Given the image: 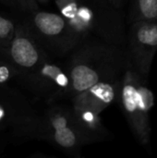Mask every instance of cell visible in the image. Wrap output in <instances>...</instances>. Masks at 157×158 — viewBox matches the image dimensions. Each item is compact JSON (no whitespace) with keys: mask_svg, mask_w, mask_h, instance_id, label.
<instances>
[{"mask_svg":"<svg viewBox=\"0 0 157 158\" xmlns=\"http://www.w3.org/2000/svg\"><path fill=\"white\" fill-rule=\"evenodd\" d=\"M126 65L124 47L87 38L70 54L67 63L70 84L66 100L100 81L122 76Z\"/></svg>","mask_w":157,"mask_h":158,"instance_id":"obj_1","label":"cell"},{"mask_svg":"<svg viewBox=\"0 0 157 158\" xmlns=\"http://www.w3.org/2000/svg\"><path fill=\"white\" fill-rule=\"evenodd\" d=\"M118 101L134 138L144 147L151 143V111L155 104L148 78L127 62L121 77Z\"/></svg>","mask_w":157,"mask_h":158,"instance_id":"obj_2","label":"cell"},{"mask_svg":"<svg viewBox=\"0 0 157 158\" xmlns=\"http://www.w3.org/2000/svg\"><path fill=\"white\" fill-rule=\"evenodd\" d=\"M56 5L68 24L83 37L95 35L105 42L124 47L127 32L122 20L109 19L81 0H56Z\"/></svg>","mask_w":157,"mask_h":158,"instance_id":"obj_3","label":"cell"},{"mask_svg":"<svg viewBox=\"0 0 157 158\" xmlns=\"http://www.w3.org/2000/svg\"><path fill=\"white\" fill-rule=\"evenodd\" d=\"M34 37L54 56L71 54L87 38L76 31L60 14L37 9L24 22Z\"/></svg>","mask_w":157,"mask_h":158,"instance_id":"obj_4","label":"cell"},{"mask_svg":"<svg viewBox=\"0 0 157 158\" xmlns=\"http://www.w3.org/2000/svg\"><path fill=\"white\" fill-rule=\"evenodd\" d=\"M34 139L46 141L73 156H80L81 148L89 144L76 124L71 106L56 103L40 116Z\"/></svg>","mask_w":157,"mask_h":158,"instance_id":"obj_5","label":"cell"},{"mask_svg":"<svg viewBox=\"0 0 157 158\" xmlns=\"http://www.w3.org/2000/svg\"><path fill=\"white\" fill-rule=\"evenodd\" d=\"M25 88L49 105L66 100L70 80L67 64L46 56L35 69L22 75L19 81Z\"/></svg>","mask_w":157,"mask_h":158,"instance_id":"obj_6","label":"cell"},{"mask_svg":"<svg viewBox=\"0 0 157 158\" xmlns=\"http://www.w3.org/2000/svg\"><path fill=\"white\" fill-rule=\"evenodd\" d=\"M125 51L127 62L149 79L157 52V20H139L130 23Z\"/></svg>","mask_w":157,"mask_h":158,"instance_id":"obj_7","label":"cell"},{"mask_svg":"<svg viewBox=\"0 0 157 158\" xmlns=\"http://www.w3.org/2000/svg\"><path fill=\"white\" fill-rule=\"evenodd\" d=\"M6 53L10 61L19 71V79L35 69L50 55L25 23L18 24L15 35L9 44Z\"/></svg>","mask_w":157,"mask_h":158,"instance_id":"obj_8","label":"cell"},{"mask_svg":"<svg viewBox=\"0 0 157 158\" xmlns=\"http://www.w3.org/2000/svg\"><path fill=\"white\" fill-rule=\"evenodd\" d=\"M121 77L100 81L70 99L71 106L101 114L118 99Z\"/></svg>","mask_w":157,"mask_h":158,"instance_id":"obj_9","label":"cell"},{"mask_svg":"<svg viewBox=\"0 0 157 158\" xmlns=\"http://www.w3.org/2000/svg\"><path fill=\"white\" fill-rule=\"evenodd\" d=\"M71 110L78 128L86 138L89 144L104 142L110 137L108 131L102 123L100 114L92 110L72 106Z\"/></svg>","mask_w":157,"mask_h":158,"instance_id":"obj_10","label":"cell"},{"mask_svg":"<svg viewBox=\"0 0 157 158\" xmlns=\"http://www.w3.org/2000/svg\"><path fill=\"white\" fill-rule=\"evenodd\" d=\"M130 24L139 20H157V0H128Z\"/></svg>","mask_w":157,"mask_h":158,"instance_id":"obj_11","label":"cell"},{"mask_svg":"<svg viewBox=\"0 0 157 158\" xmlns=\"http://www.w3.org/2000/svg\"><path fill=\"white\" fill-rule=\"evenodd\" d=\"M0 105L22 111H34L20 94L13 91L7 85H0Z\"/></svg>","mask_w":157,"mask_h":158,"instance_id":"obj_12","label":"cell"},{"mask_svg":"<svg viewBox=\"0 0 157 158\" xmlns=\"http://www.w3.org/2000/svg\"><path fill=\"white\" fill-rule=\"evenodd\" d=\"M17 26L18 24L15 23V21L11 18L0 13V50L1 51H5V52L7 51L9 44L15 35Z\"/></svg>","mask_w":157,"mask_h":158,"instance_id":"obj_13","label":"cell"},{"mask_svg":"<svg viewBox=\"0 0 157 158\" xmlns=\"http://www.w3.org/2000/svg\"><path fill=\"white\" fill-rule=\"evenodd\" d=\"M19 71L10 61L7 53L0 50V85H7L10 81H18Z\"/></svg>","mask_w":157,"mask_h":158,"instance_id":"obj_14","label":"cell"},{"mask_svg":"<svg viewBox=\"0 0 157 158\" xmlns=\"http://www.w3.org/2000/svg\"><path fill=\"white\" fill-rule=\"evenodd\" d=\"M81 1L87 4L91 7H93L98 13L109 19H112L115 20H122L120 11L118 10L109 2V0H81Z\"/></svg>","mask_w":157,"mask_h":158,"instance_id":"obj_15","label":"cell"},{"mask_svg":"<svg viewBox=\"0 0 157 158\" xmlns=\"http://www.w3.org/2000/svg\"><path fill=\"white\" fill-rule=\"evenodd\" d=\"M16 8L28 14L37 9H40V6L36 0H14Z\"/></svg>","mask_w":157,"mask_h":158,"instance_id":"obj_16","label":"cell"},{"mask_svg":"<svg viewBox=\"0 0 157 158\" xmlns=\"http://www.w3.org/2000/svg\"><path fill=\"white\" fill-rule=\"evenodd\" d=\"M109 2H110L118 10L121 11V10L124 8V6H125L126 3L128 2V0H109Z\"/></svg>","mask_w":157,"mask_h":158,"instance_id":"obj_17","label":"cell"},{"mask_svg":"<svg viewBox=\"0 0 157 158\" xmlns=\"http://www.w3.org/2000/svg\"><path fill=\"white\" fill-rule=\"evenodd\" d=\"M0 3L5 5V6H10V7H16L14 0H0Z\"/></svg>","mask_w":157,"mask_h":158,"instance_id":"obj_18","label":"cell"},{"mask_svg":"<svg viewBox=\"0 0 157 158\" xmlns=\"http://www.w3.org/2000/svg\"><path fill=\"white\" fill-rule=\"evenodd\" d=\"M39 5H47L49 0H36Z\"/></svg>","mask_w":157,"mask_h":158,"instance_id":"obj_19","label":"cell"},{"mask_svg":"<svg viewBox=\"0 0 157 158\" xmlns=\"http://www.w3.org/2000/svg\"><path fill=\"white\" fill-rule=\"evenodd\" d=\"M5 129H6V128H5V127H3V126H2V125H0V132H1V131H4V130H5Z\"/></svg>","mask_w":157,"mask_h":158,"instance_id":"obj_20","label":"cell"}]
</instances>
